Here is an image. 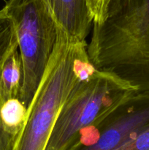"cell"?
<instances>
[{"mask_svg":"<svg viewBox=\"0 0 149 150\" xmlns=\"http://www.w3.org/2000/svg\"><path fill=\"white\" fill-rule=\"evenodd\" d=\"M115 150H149V126Z\"/></svg>","mask_w":149,"mask_h":150,"instance_id":"obj_10","label":"cell"},{"mask_svg":"<svg viewBox=\"0 0 149 150\" xmlns=\"http://www.w3.org/2000/svg\"><path fill=\"white\" fill-rule=\"evenodd\" d=\"M22 81V61L18 46L6 58L0 72V93L2 102L20 98Z\"/></svg>","mask_w":149,"mask_h":150,"instance_id":"obj_7","label":"cell"},{"mask_svg":"<svg viewBox=\"0 0 149 150\" xmlns=\"http://www.w3.org/2000/svg\"><path fill=\"white\" fill-rule=\"evenodd\" d=\"M87 42H74L59 27L58 39L34 96L14 150H45L58 116L79 81L93 66Z\"/></svg>","mask_w":149,"mask_h":150,"instance_id":"obj_2","label":"cell"},{"mask_svg":"<svg viewBox=\"0 0 149 150\" xmlns=\"http://www.w3.org/2000/svg\"><path fill=\"white\" fill-rule=\"evenodd\" d=\"M137 91L116 76L94 67L79 81L63 105L45 150H66L82 130Z\"/></svg>","mask_w":149,"mask_h":150,"instance_id":"obj_3","label":"cell"},{"mask_svg":"<svg viewBox=\"0 0 149 150\" xmlns=\"http://www.w3.org/2000/svg\"><path fill=\"white\" fill-rule=\"evenodd\" d=\"M3 7L15 28L23 68L19 99L28 108L54 51L58 26L41 0H7Z\"/></svg>","mask_w":149,"mask_h":150,"instance_id":"obj_4","label":"cell"},{"mask_svg":"<svg viewBox=\"0 0 149 150\" xmlns=\"http://www.w3.org/2000/svg\"><path fill=\"white\" fill-rule=\"evenodd\" d=\"M148 126L149 91H137L82 130L66 150H115Z\"/></svg>","mask_w":149,"mask_h":150,"instance_id":"obj_5","label":"cell"},{"mask_svg":"<svg viewBox=\"0 0 149 150\" xmlns=\"http://www.w3.org/2000/svg\"><path fill=\"white\" fill-rule=\"evenodd\" d=\"M2 103L0 93V110ZM18 139V136H14L7 130L0 114V150H14Z\"/></svg>","mask_w":149,"mask_h":150,"instance_id":"obj_11","label":"cell"},{"mask_svg":"<svg viewBox=\"0 0 149 150\" xmlns=\"http://www.w3.org/2000/svg\"><path fill=\"white\" fill-rule=\"evenodd\" d=\"M17 47L18 40L14 22L2 7L0 10V72L6 58Z\"/></svg>","mask_w":149,"mask_h":150,"instance_id":"obj_9","label":"cell"},{"mask_svg":"<svg viewBox=\"0 0 149 150\" xmlns=\"http://www.w3.org/2000/svg\"><path fill=\"white\" fill-rule=\"evenodd\" d=\"M57 26L74 42H85L93 25L89 0H41Z\"/></svg>","mask_w":149,"mask_h":150,"instance_id":"obj_6","label":"cell"},{"mask_svg":"<svg viewBox=\"0 0 149 150\" xmlns=\"http://www.w3.org/2000/svg\"><path fill=\"white\" fill-rule=\"evenodd\" d=\"M91 29L86 50L92 65L149 91V0H111Z\"/></svg>","mask_w":149,"mask_h":150,"instance_id":"obj_1","label":"cell"},{"mask_svg":"<svg viewBox=\"0 0 149 150\" xmlns=\"http://www.w3.org/2000/svg\"><path fill=\"white\" fill-rule=\"evenodd\" d=\"M111 0H89V6L93 22L101 23L105 19Z\"/></svg>","mask_w":149,"mask_h":150,"instance_id":"obj_12","label":"cell"},{"mask_svg":"<svg viewBox=\"0 0 149 150\" xmlns=\"http://www.w3.org/2000/svg\"><path fill=\"white\" fill-rule=\"evenodd\" d=\"M1 120L10 133L19 137L26 121L27 108L18 98L4 101L0 110Z\"/></svg>","mask_w":149,"mask_h":150,"instance_id":"obj_8","label":"cell"}]
</instances>
